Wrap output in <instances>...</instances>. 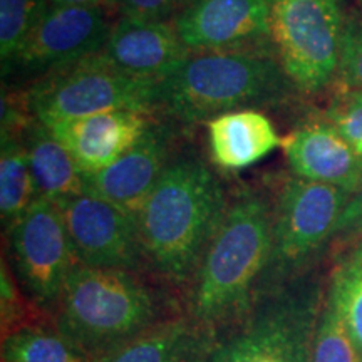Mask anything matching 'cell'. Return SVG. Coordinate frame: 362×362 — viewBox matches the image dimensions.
Here are the masks:
<instances>
[{"label":"cell","instance_id":"1","mask_svg":"<svg viewBox=\"0 0 362 362\" xmlns=\"http://www.w3.org/2000/svg\"><path fill=\"white\" fill-rule=\"evenodd\" d=\"M228 203L220 178L200 158L170 161L136 218L144 265L189 288Z\"/></svg>","mask_w":362,"mask_h":362},{"label":"cell","instance_id":"2","mask_svg":"<svg viewBox=\"0 0 362 362\" xmlns=\"http://www.w3.org/2000/svg\"><path fill=\"white\" fill-rule=\"evenodd\" d=\"M272 221L274 206L255 189L230 200L188 288L193 319L221 332L247 314L270 259Z\"/></svg>","mask_w":362,"mask_h":362},{"label":"cell","instance_id":"3","mask_svg":"<svg viewBox=\"0 0 362 362\" xmlns=\"http://www.w3.org/2000/svg\"><path fill=\"white\" fill-rule=\"evenodd\" d=\"M292 88L277 54L267 47L192 52L178 71L158 83L156 111L170 121L193 124L280 103Z\"/></svg>","mask_w":362,"mask_h":362},{"label":"cell","instance_id":"4","mask_svg":"<svg viewBox=\"0 0 362 362\" xmlns=\"http://www.w3.org/2000/svg\"><path fill=\"white\" fill-rule=\"evenodd\" d=\"M56 327L93 362L165 320L156 293L136 272L78 265L62 292Z\"/></svg>","mask_w":362,"mask_h":362},{"label":"cell","instance_id":"5","mask_svg":"<svg viewBox=\"0 0 362 362\" xmlns=\"http://www.w3.org/2000/svg\"><path fill=\"white\" fill-rule=\"evenodd\" d=\"M314 307L298 277L259 288L247 314L221 330L208 362H310Z\"/></svg>","mask_w":362,"mask_h":362},{"label":"cell","instance_id":"6","mask_svg":"<svg viewBox=\"0 0 362 362\" xmlns=\"http://www.w3.org/2000/svg\"><path fill=\"white\" fill-rule=\"evenodd\" d=\"M158 83L121 74L93 56L51 71L29 89L25 107L42 124L112 111H156Z\"/></svg>","mask_w":362,"mask_h":362},{"label":"cell","instance_id":"7","mask_svg":"<svg viewBox=\"0 0 362 362\" xmlns=\"http://www.w3.org/2000/svg\"><path fill=\"white\" fill-rule=\"evenodd\" d=\"M339 0H270V40L293 88L315 94L339 76L344 42Z\"/></svg>","mask_w":362,"mask_h":362},{"label":"cell","instance_id":"8","mask_svg":"<svg viewBox=\"0 0 362 362\" xmlns=\"http://www.w3.org/2000/svg\"><path fill=\"white\" fill-rule=\"evenodd\" d=\"M349 197V192L332 185L297 176L285 181L274 205L270 259L259 288L300 277L305 265L332 240Z\"/></svg>","mask_w":362,"mask_h":362},{"label":"cell","instance_id":"9","mask_svg":"<svg viewBox=\"0 0 362 362\" xmlns=\"http://www.w3.org/2000/svg\"><path fill=\"white\" fill-rule=\"evenodd\" d=\"M7 232L17 277L33 302L56 312L67 279L79 265L59 206L37 198Z\"/></svg>","mask_w":362,"mask_h":362},{"label":"cell","instance_id":"10","mask_svg":"<svg viewBox=\"0 0 362 362\" xmlns=\"http://www.w3.org/2000/svg\"><path fill=\"white\" fill-rule=\"evenodd\" d=\"M56 205L81 265L129 272L144 265L136 216L88 192Z\"/></svg>","mask_w":362,"mask_h":362},{"label":"cell","instance_id":"11","mask_svg":"<svg viewBox=\"0 0 362 362\" xmlns=\"http://www.w3.org/2000/svg\"><path fill=\"white\" fill-rule=\"evenodd\" d=\"M111 29L104 7L51 6L22 45L11 71L47 74L98 56Z\"/></svg>","mask_w":362,"mask_h":362},{"label":"cell","instance_id":"12","mask_svg":"<svg viewBox=\"0 0 362 362\" xmlns=\"http://www.w3.org/2000/svg\"><path fill=\"white\" fill-rule=\"evenodd\" d=\"M175 27L189 52L260 45L270 39V0H189Z\"/></svg>","mask_w":362,"mask_h":362},{"label":"cell","instance_id":"13","mask_svg":"<svg viewBox=\"0 0 362 362\" xmlns=\"http://www.w3.org/2000/svg\"><path fill=\"white\" fill-rule=\"evenodd\" d=\"M175 143L170 123L151 121L141 138L110 166L86 175V192L111 202L138 218L166 166Z\"/></svg>","mask_w":362,"mask_h":362},{"label":"cell","instance_id":"14","mask_svg":"<svg viewBox=\"0 0 362 362\" xmlns=\"http://www.w3.org/2000/svg\"><path fill=\"white\" fill-rule=\"evenodd\" d=\"M189 52L175 24L121 17L99 59L112 69L138 81L161 83L187 61Z\"/></svg>","mask_w":362,"mask_h":362},{"label":"cell","instance_id":"15","mask_svg":"<svg viewBox=\"0 0 362 362\" xmlns=\"http://www.w3.org/2000/svg\"><path fill=\"white\" fill-rule=\"evenodd\" d=\"M282 148L297 178L332 185L351 194L361 185L362 158L327 119L298 126L282 139Z\"/></svg>","mask_w":362,"mask_h":362},{"label":"cell","instance_id":"16","mask_svg":"<svg viewBox=\"0 0 362 362\" xmlns=\"http://www.w3.org/2000/svg\"><path fill=\"white\" fill-rule=\"evenodd\" d=\"M151 121L144 112L112 111L44 126L64 144L83 173L93 175L128 151Z\"/></svg>","mask_w":362,"mask_h":362},{"label":"cell","instance_id":"17","mask_svg":"<svg viewBox=\"0 0 362 362\" xmlns=\"http://www.w3.org/2000/svg\"><path fill=\"white\" fill-rule=\"evenodd\" d=\"M218 337L189 314L168 317L96 362H208Z\"/></svg>","mask_w":362,"mask_h":362},{"label":"cell","instance_id":"18","mask_svg":"<svg viewBox=\"0 0 362 362\" xmlns=\"http://www.w3.org/2000/svg\"><path fill=\"white\" fill-rule=\"evenodd\" d=\"M206 133L211 161L226 171L250 168L282 144L274 123L259 110L211 117L206 121Z\"/></svg>","mask_w":362,"mask_h":362},{"label":"cell","instance_id":"19","mask_svg":"<svg viewBox=\"0 0 362 362\" xmlns=\"http://www.w3.org/2000/svg\"><path fill=\"white\" fill-rule=\"evenodd\" d=\"M39 198L59 203L86 192V175L67 148L40 121L30 116L22 129Z\"/></svg>","mask_w":362,"mask_h":362},{"label":"cell","instance_id":"20","mask_svg":"<svg viewBox=\"0 0 362 362\" xmlns=\"http://www.w3.org/2000/svg\"><path fill=\"white\" fill-rule=\"evenodd\" d=\"M39 198L22 131H2L0 151V216L11 228Z\"/></svg>","mask_w":362,"mask_h":362},{"label":"cell","instance_id":"21","mask_svg":"<svg viewBox=\"0 0 362 362\" xmlns=\"http://www.w3.org/2000/svg\"><path fill=\"white\" fill-rule=\"evenodd\" d=\"M2 362H93L56 325L25 327L2 337Z\"/></svg>","mask_w":362,"mask_h":362},{"label":"cell","instance_id":"22","mask_svg":"<svg viewBox=\"0 0 362 362\" xmlns=\"http://www.w3.org/2000/svg\"><path fill=\"white\" fill-rule=\"evenodd\" d=\"M49 7V0H0V61L4 76L11 72L22 45Z\"/></svg>","mask_w":362,"mask_h":362},{"label":"cell","instance_id":"23","mask_svg":"<svg viewBox=\"0 0 362 362\" xmlns=\"http://www.w3.org/2000/svg\"><path fill=\"white\" fill-rule=\"evenodd\" d=\"M310 362H362V352L330 300L314 329Z\"/></svg>","mask_w":362,"mask_h":362},{"label":"cell","instance_id":"24","mask_svg":"<svg viewBox=\"0 0 362 362\" xmlns=\"http://www.w3.org/2000/svg\"><path fill=\"white\" fill-rule=\"evenodd\" d=\"M327 300L332 302L362 352V264L347 260L336 270Z\"/></svg>","mask_w":362,"mask_h":362},{"label":"cell","instance_id":"25","mask_svg":"<svg viewBox=\"0 0 362 362\" xmlns=\"http://www.w3.org/2000/svg\"><path fill=\"white\" fill-rule=\"evenodd\" d=\"M2 337L11 336L17 330L25 327H35V325H56L54 317H49V312L39 307L35 302L27 304L24 297L17 288L12 272L2 260Z\"/></svg>","mask_w":362,"mask_h":362},{"label":"cell","instance_id":"26","mask_svg":"<svg viewBox=\"0 0 362 362\" xmlns=\"http://www.w3.org/2000/svg\"><path fill=\"white\" fill-rule=\"evenodd\" d=\"M327 121L362 158V93L344 89L327 111Z\"/></svg>","mask_w":362,"mask_h":362},{"label":"cell","instance_id":"27","mask_svg":"<svg viewBox=\"0 0 362 362\" xmlns=\"http://www.w3.org/2000/svg\"><path fill=\"white\" fill-rule=\"evenodd\" d=\"M339 78L346 89L362 93V17L346 24Z\"/></svg>","mask_w":362,"mask_h":362},{"label":"cell","instance_id":"28","mask_svg":"<svg viewBox=\"0 0 362 362\" xmlns=\"http://www.w3.org/2000/svg\"><path fill=\"white\" fill-rule=\"evenodd\" d=\"M188 4L189 0H116L115 7L121 12V17L168 22L173 13H180Z\"/></svg>","mask_w":362,"mask_h":362},{"label":"cell","instance_id":"29","mask_svg":"<svg viewBox=\"0 0 362 362\" xmlns=\"http://www.w3.org/2000/svg\"><path fill=\"white\" fill-rule=\"evenodd\" d=\"M357 237H362V181L347 200V205L334 230L332 240L344 243Z\"/></svg>","mask_w":362,"mask_h":362},{"label":"cell","instance_id":"30","mask_svg":"<svg viewBox=\"0 0 362 362\" xmlns=\"http://www.w3.org/2000/svg\"><path fill=\"white\" fill-rule=\"evenodd\" d=\"M116 0H49L51 6H84V7H106L115 6Z\"/></svg>","mask_w":362,"mask_h":362},{"label":"cell","instance_id":"31","mask_svg":"<svg viewBox=\"0 0 362 362\" xmlns=\"http://www.w3.org/2000/svg\"><path fill=\"white\" fill-rule=\"evenodd\" d=\"M349 262H354V264H362V238H361V242L357 243L356 250L352 252V255L349 257Z\"/></svg>","mask_w":362,"mask_h":362}]
</instances>
